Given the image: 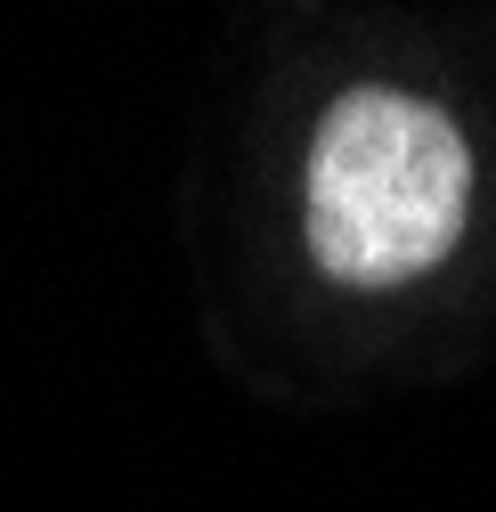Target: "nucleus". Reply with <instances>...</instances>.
<instances>
[{
	"label": "nucleus",
	"instance_id": "obj_1",
	"mask_svg": "<svg viewBox=\"0 0 496 512\" xmlns=\"http://www.w3.org/2000/svg\"><path fill=\"white\" fill-rule=\"evenodd\" d=\"M472 204L464 131L407 90H350L309 147V244L342 285H407Z\"/></svg>",
	"mask_w": 496,
	"mask_h": 512
}]
</instances>
